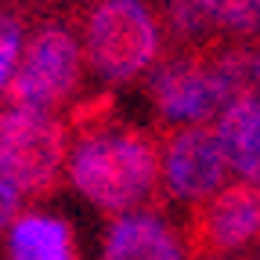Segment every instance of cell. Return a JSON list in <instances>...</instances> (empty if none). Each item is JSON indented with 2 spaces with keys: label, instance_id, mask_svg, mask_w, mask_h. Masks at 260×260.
Masks as SVG:
<instances>
[{
  "label": "cell",
  "instance_id": "obj_1",
  "mask_svg": "<svg viewBox=\"0 0 260 260\" xmlns=\"http://www.w3.org/2000/svg\"><path fill=\"white\" fill-rule=\"evenodd\" d=\"M73 184L87 199L109 213H134L159 191V145L138 126H102L76 134V145L65 155Z\"/></svg>",
  "mask_w": 260,
  "mask_h": 260
},
{
  "label": "cell",
  "instance_id": "obj_2",
  "mask_svg": "<svg viewBox=\"0 0 260 260\" xmlns=\"http://www.w3.org/2000/svg\"><path fill=\"white\" fill-rule=\"evenodd\" d=\"M210 58H177L162 61L148 76V98L159 116L188 126L213 119L232 98L256 90V51L242 44L235 47H210Z\"/></svg>",
  "mask_w": 260,
  "mask_h": 260
},
{
  "label": "cell",
  "instance_id": "obj_10",
  "mask_svg": "<svg viewBox=\"0 0 260 260\" xmlns=\"http://www.w3.org/2000/svg\"><path fill=\"white\" fill-rule=\"evenodd\" d=\"M217 145L228 159V170H235L239 181L260 177V102L256 90H246L232 98L213 123Z\"/></svg>",
  "mask_w": 260,
  "mask_h": 260
},
{
  "label": "cell",
  "instance_id": "obj_13",
  "mask_svg": "<svg viewBox=\"0 0 260 260\" xmlns=\"http://www.w3.org/2000/svg\"><path fill=\"white\" fill-rule=\"evenodd\" d=\"M18 213H22V195H18V188L0 177V232L11 228V220H15Z\"/></svg>",
  "mask_w": 260,
  "mask_h": 260
},
{
  "label": "cell",
  "instance_id": "obj_8",
  "mask_svg": "<svg viewBox=\"0 0 260 260\" xmlns=\"http://www.w3.org/2000/svg\"><path fill=\"white\" fill-rule=\"evenodd\" d=\"M260 0H170V29L184 44L217 47V40L235 37L242 44L256 37Z\"/></svg>",
  "mask_w": 260,
  "mask_h": 260
},
{
  "label": "cell",
  "instance_id": "obj_6",
  "mask_svg": "<svg viewBox=\"0 0 260 260\" xmlns=\"http://www.w3.org/2000/svg\"><path fill=\"white\" fill-rule=\"evenodd\" d=\"M260 228V191L256 181H235L217 188L210 199L195 203L188 220L184 256L195 260H224L239 253L242 246L256 242Z\"/></svg>",
  "mask_w": 260,
  "mask_h": 260
},
{
  "label": "cell",
  "instance_id": "obj_11",
  "mask_svg": "<svg viewBox=\"0 0 260 260\" xmlns=\"http://www.w3.org/2000/svg\"><path fill=\"white\" fill-rule=\"evenodd\" d=\"M8 260H76L73 228L61 217L18 213L8 235Z\"/></svg>",
  "mask_w": 260,
  "mask_h": 260
},
{
  "label": "cell",
  "instance_id": "obj_7",
  "mask_svg": "<svg viewBox=\"0 0 260 260\" xmlns=\"http://www.w3.org/2000/svg\"><path fill=\"white\" fill-rule=\"evenodd\" d=\"M159 177L184 203H203L228 184V159L210 123L174 126L159 145Z\"/></svg>",
  "mask_w": 260,
  "mask_h": 260
},
{
  "label": "cell",
  "instance_id": "obj_9",
  "mask_svg": "<svg viewBox=\"0 0 260 260\" xmlns=\"http://www.w3.org/2000/svg\"><path fill=\"white\" fill-rule=\"evenodd\" d=\"M102 260H188L184 242L152 210L119 213L102 242Z\"/></svg>",
  "mask_w": 260,
  "mask_h": 260
},
{
  "label": "cell",
  "instance_id": "obj_5",
  "mask_svg": "<svg viewBox=\"0 0 260 260\" xmlns=\"http://www.w3.org/2000/svg\"><path fill=\"white\" fill-rule=\"evenodd\" d=\"M83 80V51L61 25H44L22 44L18 65L4 87L11 109L51 112L76 94Z\"/></svg>",
  "mask_w": 260,
  "mask_h": 260
},
{
  "label": "cell",
  "instance_id": "obj_4",
  "mask_svg": "<svg viewBox=\"0 0 260 260\" xmlns=\"http://www.w3.org/2000/svg\"><path fill=\"white\" fill-rule=\"evenodd\" d=\"M69 155V126L51 112L0 109V177L18 195H47Z\"/></svg>",
  "mask_w": 260,
  "mask_h": 260
},
{
  "label": "cell",
  "instance_id": "obj_3",
  "mask_svg": "<svg viewBox=\"0 0 260 260\" xmlns=\"http://www.w3.org/2000/svg\"><path fill=\"white\" fill-rule=\"evenodd\" d=\"M162 47V29L145 0H98L83 22V58L112 83L148 73Z\"/></svg>",
  "mask_w": 260,
  "mask_h": 260
},
{
  "label": "cell",
  "instance_id": "obj_12",
  "mask_svg": "<svg viewBox=\"0 0 260 260\" xmlns=\"http://www.w3.org/2000/svg\"><path fill=\"white\" fill-rule=\"evenodd\" d=\"M22 54V22L8 11H0V94H4L15 65Z\"/></svg>",
  "mask_w": 260,
  "mask_h": 260
}]
</instances>
